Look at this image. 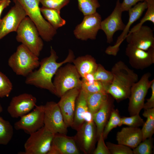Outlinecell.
<instances>
[{"instance_id": "obj_38", "label": "cell", "mask_w": 154, "mask_h": 154, "mask_svg": "<svg viewBox=\"0 0 154 154\" xmlns=\"http://www.w3.org/2000/svg\"><path fill=\"white\" fill-rule=\"evenodd\" d=\"M42 6L60 11L67 5L70 0H39Z\"/></svg>"}, {"instance_id": "obj_23", "label": "cell", "mask_w": 154, "mask_h": 154, "mask_svg": "<svg viewBox=\"0 0 154 154\" xmlns=\"http://www.w3.org/2000/svg\"><path fill=\"white\" fill-rule=\"evenodd\" d=\"M88 111L86 93L81 89L76 100L72 128L76 131L80 128L85 122V116Z\"/></svg>"}, {"instance_id": "obj_5", "label": "cell", "mask_w": 154, "mask_h": 154, "mask_svg": "<svg viewBox=\"0 0 154 154\" xmlns=\"http://www.w3.org/2000/svg\"><path fill=\"white\" fill-rule=\"evenodd\" d=\"M16 32L17 41L38 57L44 46L42 39L36 25L28 16L22 20Z\"/></svg>"}, {"instance_id": "obj_15", "label": "cell", "mask_w": 154, "mask_h": 154, "mask_svg": "<svg viewBox=\"0 0 154 154\" xmlns=\"http://www.w3.org/2000/svg\"><path fill=\"white\" fill-rule=\"evenodd\" d=\"M37 102L36 98L31 94H20L12 98L7 108V112L12 117H20L35 107Z\"/></svg>"}, {"instance_id": "obj_4", "label": "cell", "mask_w": 154, "mask_h": 154, "mask_svg": "<svg viewBox=\"0 0 154 154\" xmlns=\"http://www.w3.org/2000/svg\"><path fill=\"white\" fill-rule=\"evenodd\" d=\"M19 2L28 16L34 23L42 39L46 42L52 40L56 34L54 29L42 16L39 0H13Z\"/></svg>"}, {"instance_id": "obj_34", "label": "cell", "mask_w": 154, "mask_h": 154, "mask_svg": "<svg viewBox=\"0 0 154 154\" xmlns=\"http://www.w3.org/2000/svg\"><path fill=\"white\" fill-rule=\"evenodd\" d=\"M12 84L8 78L0 71V97L9 96L13 89Z\"/></svg>"}, {"instance_id": "obj_3", "label": "cell", "mask_w": 154, "mask_h": 154, "mask_svg": "<svg viewBox=\"0 0 154 154\" xmlns=\"http://www.w3.org/2000/svg\"><path fill=\"white\" fill-rule=\"evenodd\" d=\"M40 62L38 57L22 44L8 60L9 66L17 75L25 77L38 67Z\"/></svg>"}, {"instance_id": "obj_25", "label": "cell", "mask_w": 154, "mask_h": 154, "mask_svg": "<svg viewBox=\"0 0 154 154\" xmlns=\"http://www.w3.org/2000/svg\"><path fill=\"white\" fill-rule=\"evenodd\" d=\"M86 94L88 110L92 114L99 109L109 97L108 94L106 92Z\"/></svg>"}, {"instance_id": "obj_16", "label": "cell", "mask_w": 154, "mask_h": 154, "mask_svg": "<svg viewBox=\"0 0 154 154\" xmlns=\"http://www.w3.org/2000/svg\"><path fill=\"white\" fill-rule=\"evenodd\" d=\"M119 0H117L115 7L112 13L106 18L102 21L100 29L105 34L107 42L111 43L113 41L115 33L119 31H123L125 25L122 19L121 11Z\"/></svg>"}, {"instance_id": "obj_33", "label": "cell", "mask_w": 154, "mask_h": 154, "mask_svg": "<svg viewBox=\"0 0 154 154\" xmlns=\"http://www.w3.org/2000/svg\"><path fill=\"white\" fill-rule=\"evenodd\" d=\"M81 80V89L86 93L106 92L104 86L100 82L94 80L92 83H89L82 79Z\"/></svg>"}, {"instance_id": "obj_40", "label": "cell", "mask_w": 154, "mask_h": 154, "mask_svg": "<svg viewBox=\"0 0 154 154\" xmlns=\"http://www.w3.org/2000/svg\"><path fill=\"white\" fill-rule=\"evenodd\" d=\"M145 0H123L120 3V8L122 12L128 11L138 3L143 2Z\"/></svg>"}, {"instance_id": "obj_12", "label": "cell", "mask_w": 154, "mask_h": 154, "mask_svg": "<svg viewBox=\"0 0 154 154\" xmlns=\"http://www.w3.org/2000/svg\"><path fill=\"white\" fill-rule=\"evenodd\" d=\"M14 5L0 20V40L9 33L16 32L27 14L20 3L13 1Z\"/></svg>"}, {"instance_id": "obj_9", "label": "cell", "mask_w": 154, "mask_h": 154, "mask_svg": "<svg viewBox=\"0 0 154 154\" xmlns=\"http://www.w3.org/2000/svg\"><path fill=\"white\" fill-rule=\"evenodd\" d=\"M44 125L47 130L55 134H66L67 128L60 108L57 103L47 102L44 105Z\"/></svg>"}, {"instance_id": "obj_8", "label": "cell", "mask_w": 154, "mask_h": 154, "mask_svg": "<svg viewBox=\"0 0 154 154\" xmlns=\"http://www.w3.org/2000/svg\"><path fill=\"white\" fill-rule=\"evenodd\" d=\"M54 134L44 126L30 134L25 142V154H47Z\"/></svg>"}, {"instance_id": "obj_27", "label": "cell", "mask_w": 154, "mask_h": 154, "mask_svg": "<svg viewBox=\"0 0 154 154\" xmlns=\"http://www.w3.org/2000/svg\"><path fill=\"white\" fill-rule=\"evenodd\" d=\"M143 116L147 118L146 121L141 129L142 141L151 137L154 132V108L145 109Z\"/></svg>"}, {"instance_id": "obj_10", "label": "cell", "mask_w": 154, "mask_h": 154, "mask_svg": "<svg viewBox=\"0 0 154 154\" xmlns=\"http://www.w3.org/2000/svg\"><path fill=\"white\" fill-rule=\"evenodd\" d=\"M102 21L101 15L97 12L84 15L81 23L76 26L74 31L75 36L82 40L96 39L98 32L100 29Z\"/></svg>"}, {"instance_id": "obj_1", "label": "cell", "mask_w": 154, "mask_h": 154, "mask_svg": "<svg viewBox=\"0 0 154 154\" xmlns=\"http://www.w3.org/2000/svg\"><path fill=\"white\" fill-rule=\"evenodd\" d=\"M75 56L73 51L69 49L66 58L62 61L58 62V58L56 53L52 46L50 55L42 59L40 62V67L33 70L26 77L25 83L27 84L47 90L55 94L52 78L58 69L64 64L72 62Z\"/></svg>"}, {"instance_id": "obj_21", "label": "cell", "mask_w": 154, "mask_h": 154, "mask_svg": "<svg viewBox=\"0 0 154 154\" xmlns=\"http://www.w3.org/2000/svg\"><path fill=\"white\" fill-rule=\"evenodd\" d=\"M142 140L141 129L138 127H123L117 132L116 135V140L118 144L133 149L135 148Z\"/></svg>"}, {"instance_id": "obj_17", "label": "cell", "mask_w": 154, "mask_h": 154, "mask_svg": "<svg viewBox=\"0 0 154 154\" xmlns=\"http://www.w3.org/2000/svg\"><path fill=\"white\" fill-rule=\"evenodd\" d=\"M147 7V3L145 0L138 3L128 10L129 19L128 23L122 33L118 37L115 44L113 46H109L106 49L105 52L106 54L115 56L117 55L119 50V46L125 39L131 25L140 17Z\"/></svg>"}, {"instance_id": "obj_14", "label": "cell", "mask_w": 154, "mask_h": 154, "mask_svg": "<svg viewBox=\"0 0 154 154\" xmlns=\"http://www.w3.org/2000/svg\"><path fill=\"white\" fill-rule=\"evenodd\" d=\"M125 54L131 66L137 69L143 70L154 63V48L145 50L127 44Z\"/></svg>"}, {"instance_id": "obj_22", "label": "cell", "mask_w": 154, "mask_h": 154, "mask_svg": "<svg viewBox=\"0 0 154 154\" xmlns=\"http://www.w3.org/2000/svg\"><path fill=\"white\" fill-rule=\"evenodd\" d=\"M112 102L109 97L99 109L92 114V119L96 126L97 139L102 133L112 110Z\"/></svg>"}, {"instance_id": "obj_44", "label": "cell", "mask_w": 154, "mask_h": 154, "mask_svg": "<svg viewBox=\"0 0 154 154\" xmlns=\"http://www.w3.org/2000/svg\"><path fill=\"white\" fill-rule=\"evenodd\" d=\"M1 1V0H0V3Z\"/></svg>"}, {"instance_id": "obj_11", "label": "cell", "mask_w": 154, "mask_h": 154, "mask_svg": "<svg viewBox=\"0 0 154 154\" xmlns=\"http://www.w3.org/2000/svg\"><path fill=\"white\" fill-rule=\"evenodd\" d=\"M44 105H36L33 111L20 117L14 123V127L30 135L44 126Z\"/></svg>"}, {"instance_id": "obj_30", "label": "cell", "mask_w": 154, "mask_h": 154, "mask_svg": "<svg viewBox=\"0 0 154 154\" xmlns=\"http://www.w3.org/2000/svg\"><path fill=\"white\" fill-rule=\"evenodd\" d=\"M121 117L117 109H112L109 119L104 128L102 135L104 139H106L110 132L117 126H121Z\"/></svg>"}, {"instance_id": "obj_32", "label": "cell", "mask_w": 154, "mask_h": 154, "mask_svg": "<svg viewBox=\"0 0 154 154\" xmlns=\"http://www.w3.org/2000/svg\"><path fill=\"white\" fill-rule=\"evenodd\" d=\"M145 0L147 5V9L145 13L140 22L131 28L128 33L136 30L147 21H149L154 24V0Z\"/></svg>"}, {"instance_id": "obj_26", "label": "cell", "mask_w": 154, "mask_h": 154, "mask_svg": "<svg viewBox=\"0 0 154 154\" xmlns=\"http://www.w3.org/2000/svg\"><path fill=\"white\" fill-rule=\"evenodd\" d=\"M40 9L44 18L55 29L66 24V21L60 16V11L43 6L40 7Z\"/></svg>"}, {"instance_id": "obj_20", "label": "cell", "mask_w": 154, "mask_h": 154, "mask_svg": "<svg viewBox=\"0 0 154 154\" xmlns=\"http://www.w3.org/2000/svg\"><path fill=\"white\" fill-rule=\"evenodd\" d=\"M79 149L74 136L64 134H54L50 149L47 154H79Z\"/></svg>"}, {"instance_id": "obj_19", "label": "cell", "mask_w": 154, "mask_h": 154, "mask_svg": "<svg viewBox=\"0 0 154 154\" xmlns=\"http://www.w3.org/2000/svg\"><path fill=\"white\" fill-rule=\"evenodd\" d=\"M81 89L75 88L63 95L57 103L68 127H71L74 118L76 102Z\"/></svg>"}, {"instance_id": "obj_13", "label": "cell", "mask_w": 154, "mask_h": 154, "mask_svg": "<svg viewBox=\"0 0 154 154\" xmlns=\"http://www.w3.org/2000/svg\"><path fill=\"white\" fill-rule=\"evenodd\" d=\"M74 136L78 149L85 154L93 150L97 139L96 128L93 120L85 121L77 131Z\"/></svg>"}, {"instance_id": "obj_42", "label": "cell", "mask_w": 154, "mask_h": 154, "mask_svg": "<svg viewBox=\"0 0 154 154\" xmlns=\"http://www.w3.org/2000/svg\"><path fill=\"white\" fill-rule=\"evenodd\" d=\"M11 2V0H1L0 3V20L1 16L3 10L8 6Z\"/></svg>"}, {"instance_id": "obj_41", "label": "cell", "mask_w": 154, "mask_h": 154, "mask_svg": "<svg viewBox=\"0 0 154 154\" xmlns=\"http://www.w3.org/2000/svg\"><path fill=\"white\" fill-rule=\"evenodd\" d=\"M151 94L150 98L147 99V102L145 103L143 109H144L154 108V80L152 82L151 88Z\"/></svg>"}, {"instance_id": "obj_36", "label": "cell", "mask_w": 154, "mask_h": 154, "mask_svg": "<svg viewBox=\"0 0 154 154\" xmlns=\"http://www.w3.org/2000/svg\"><path fill=\"white\" fill-rule=\"evenodd\" d=\"M106 145L110 154H133L131 148L124 145L109 142L106 143Z\"/></svg>"}, {"instance_id": "obj_37", "label": "cell", "mask_w": 154, "mask_h": 154, "mask_svg": "<svg viewBox=\"0 0 154 154\" xmlns=\"http://www.w3.org/2000/svg\"><path fill=\"white\" fill-rule=\"evenodd\" d=\"M144 122L139 114L130 116L129 117H121V124L125 125L129 127H138L143 126Z\"/></svg>"}, {"instance_id": "obj_28", "label": "cell", "mask_w": 154, "mask_h": 154, "mask_svg": "<svg viewBox=\"0 0 154 154\" xmlns=\"http://www.w3.org/2000/svg\"><path fill=\"white\" fill-rule=\"evenodd\" d=\"M13 127L9 122L0 116V145L8 144L13 137Z\"/></svg>"}, {"instance_id": "obj_31", "label": "cell", "mask_w": 154, "mask_h": 154, "mask_svg": "<svg viewBox=\"0 0 154 154\" xmlns=\"http://www.w3.org/2000/svg\"><path fill=\"white\" fill-rule=\"evenodd\" d=\"M80 11L84 16L96 12L100 6L98 0H77Z\"/></svg>"}, {"instance_id": "obj_43", "label": "cell", "mask_w": 154, "mask_h": 154, "mask_svg": "<svg viewBox=\"0 0 154 154\" xmlns=\"http://www.w3.org/2000/svg\"><path fill=\"white\" fill-rule=\"evenodd\" d=\"M3 110V109L1 105V104H0V113H1Z\"/></svg>"}, {"instance_id": "obj_18", "label": "cell", "mask_w": 154, "mask_h": 154, "mask_svg": "<svg viewBox=\"0 0 154 154\" xmlns=\"http://www.w3.org/2000/svg\"><path fill=\"white\" fill-rule=\"evenodd\" d=\"M128 44L145 50L154 48L153 31L149 27L142 25L136 30L128 33L125 38Z\"/></svg>"}, {"instance_id": "obj_24", "label": "cell", "mask_w": 154, "mask_h": 154, "mask_svg": "<svg viewBox=\"0 0 154 154\" xmlns=\"http://www.w3.org/2000/svg\"><path fill=\"white\" fill-rule=\"evenodd\" d=\"M72 62L82 78L87 74H94L98 65L95 58L88 54L74 58Z\"/></svg>"}, {"instance_id": "obj_35", "label": "cell", "mask_w": 154, "mask_h": 154, "mask_svg": "<svg viewBox=\"0 0 154 154\" xmlns=\"http://www.w3.org/2000/svg\"><path fill=\"white\" fill-rule=\"evenodd\" d=\"M153 140L151 137L142 141L133 149V154H151L152 152Z\"/></svg>"}, {"instance_id": "obj_7", "label": "cell", "mask_w": 154, "mask_h": 154, "mask_svg": "<svg viewBox=\"0 0 154 154\" xmlns=\"http://www.w3.org/2000/svg\"><path fill=\"white\" fill-rule=\"evenodd\" d=\"M151 74L149 72L144 74L139 81L134 83L131 90L128 110L130 116L139 113L143 109L145 99L148 90L151 88L154 79L150 81Z\"/></svg>"}, {"instance_id": "obj_2", "label": "cell", "mask_w": 154, "mask_h": 154, "mask_svg": "<svg viewBox=\"0 0 154 154\" xmlns=\"http://www.w3.org/2000/svg\"><path fill=\"white\" fill-rule=\"evenodd\" d=\"M111 71L113 79L106 92L118 101L129 98L132 86L138 81L137 74L121 61L116 63Z\"/></svg>"}, {"instance_id": "obj_39", "label": "cell", "mask_w": 154, "mask_h": 154, "mask_svg": "<svg viewBox=\"0 0 154 154\" xmlns=\"http://www.w3.org/2000/svg\"><path fill=\"white\" fill-rule=\"evenodd\" d=\"M98 142L96 148L92 152L93 154H110V152L104 141L102 133L97 139Z\"/></svg>"}, {"instance_id": "obj_6", "label": "cell", "mask_w": 154, "mask_h": 154, "mask_svg": "<svg viewBox=\"0 0 154 154\" xmlns=\"http://www.w3.org/2000/svg\"><path fill=\"white\" fill-rule=\"evenodd\" d=\"M53 83L55 95L60 97L68 91L75 88L81 89L80 76L74 65L68 63L57 70Z\"/></svg>"}, {"instance_id": "obj_29", "label": "cell", "mask_w": 154, "mask_h": 154, "mask_svg": "<svg viewBox=\"0 0 154 154\" xmlns=\"http://www.w3.org/2000/svg\"><path fill=\"white\" fill-rule=\"evenodd\" d=\"M93 75L95 80L102 83L106 90L113 80V75L111 72L106 70L101 64H98L97 68Z\"/></svg>"}]
</instances>
